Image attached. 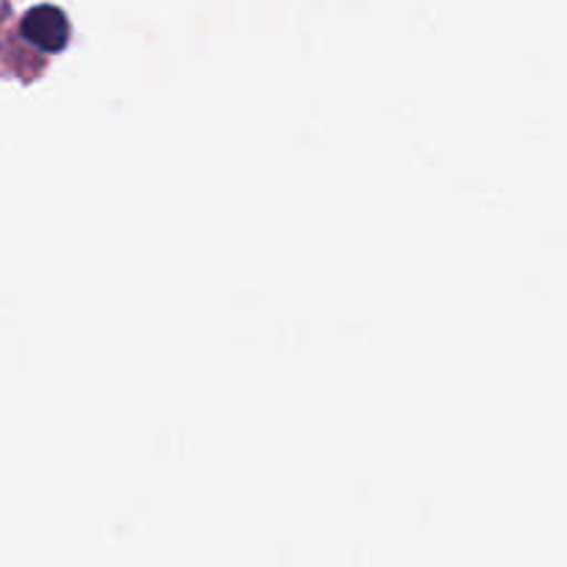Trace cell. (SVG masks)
I'll use <instances>...</instances> for the list:
<instances>
[{
    "instance_id": "obj_1",
    "label": "cell",
    "mask_w": 567,
    "mask_h": 567,
    "mask_svg": "<svg viewBox=\"0 0 567 567\" xmlns=\"http://www.w3.org/2000/svg\"><path fill=\"white\" fill-rule=\"evenodd\" d=\"M22 37L44 53H59L70 42V20L59 6H37L22 17Z\"/></svg>"
}]
</instances>
